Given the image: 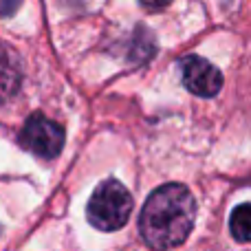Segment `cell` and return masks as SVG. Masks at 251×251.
<instances>
[{"label":"cell","mask_w":251,"mask_h":251,"mask_svg":"<svg viewBox=\"0 0 251 251\" xmlns=\"http://www.w3.org/2000/svg\"><path fill=\"white\" fill-rule=\"evenodd\" d=\"M20 82L16 66L9 62L7 55H0V100H7L9 95H13Z\"/></svg>","instance_id":"cell-6"},{"label":"cell","mask_w":251,"mask_h":251,"mask_svg":"<svg viewBox=\"0 0 251 251\" xmlns=\"http://www.w3.org/2000/svg\"><path fill=\"white\" fill-rule=\"evenodd\" d=\"M229 229H231V236H234L238 243H247L249 240V234H251V207L249 203H243L231 212V218H229Z\"/></svg>","instance_id":"cell-5"},{"label":"cell","mask_w":251,"mask_h":251,"mask_svg":"<svg viewBox=\"0 0 251 251\" xmlns=\"http://www.w3.org/2000/svg\"><path fill=\"white\" fill-rule=\"evenodd\" d=\"M196 221V201L181 183H165L146 199L139 216L141 238L156 251L181 247Z\"/></svg>","instance_id":"cell-1"},{"label":"cell","mask_w":251,"mask_h":251,"mask_svg":"<svg viewBox=\"0 0 251 251\" xmlns=\"http://www.w3.org/2000/svg\"><path fill=\"white\" fill-rule=\"evenodd\" d=\"M181 79L190 93L199 97H216L223 88V73L209 60L201 55H187L178 62Z\"/></svg>","instance_id":"cell-4"},{"label":"cell","mask_w":251,"mask_h":251,"mask_svg":"<svg viewBox=\"0 0 251 251\" xmlns=\"http://www.w3.org/2000/svg\"><path fill=\"white\" fill-rule=\"evenodd\" d=\"M132 212V194L117 178H106L95 187L86 205V218L95 229L117 231L128 223Z\"/></svg>","instance_id":"cell-2"},{"label":"cell","mask_w":251,"mask_h":251,"mask_svg":"<svg viewBox=\"0 0 251 251\" xmlns=\"http://www.w3.org/2000/svg\"><path fill=\"white\" fill-rule=\"evenodd\" d=\"M18 7H20V2H16V0L13 2H0V16H11Z\"/></svg>","instance_id":"cell-7"},{"label":"cell","mask_w":251,"mask_h":251,"mask_svg":"<svg viewBox=\"0 0 251 251\" xmlns=\"http://www.w3.org/2000/svg\"><path fill=\"white\" fill-rule=\"evenodd\" d=\"M18 141L40 159H55L64 148V128L42 113H33L22 126Z\"/></svg>","instance_id":"cell-3"}]
</instances>
